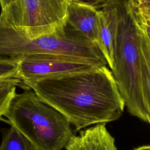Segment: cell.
<instances>
[{
  "instance_id": "cell-1",
  "label": "cell",
  "mask_w": 150,
  "mask_h": 150,
  "mask_svg": "<svg viewBox=\"0 0 150 150\" xmlns=\"http://www.w3.org/2000/svg\"><path fill=\"white\" fill-rule=\"evenodd\" d=\"M45 103L63 114L75 131L118 120L124 101L107 66L29 83Z\"/></svg>"
},
{
  "instance_id": "cell-2",
  "label": "cell",
  "mask_w": 150,
  "mask_h": 150,
  "mask_svg": "<svg viewBox=\"0 0 150 150\" xmlns=\"http://www.w3.org/2000/svg\"><path fill=\"white\" fill-rule=\"evenodd\" d=\"M116 5L118 22L111 71L129 112L148 122L135 4L134 0H116Z\"/></svg>"
},
{
  "instance_id": "cell-3",
  "label": "cell",
  "mask_w": 150,
  "mask_h": 150,
  "mask_svg": "<svg viewBox=\"0 0 150 150\" xmlns=\"http://www.w3.org/2000/svg\"><path fill=\"white\" fill-rule=\"evenodd\" d=\"M4 116L33 150H62L74 135L67 118L30 88L15 94Z\"/></svg>"
},
{
  "instance_id": "cell-4",
  "label": "cell",
  "mask_w": 150,
  "mask_h": 150,
  "mask_svg": "<svg viewBox=\"0 0 150 150\" xmlns=\"http://www.w3.org/2000/svg\"><path fill=\"white\" fill-rule=\"evenodd\" d=\"M44 54L76 57L99 66L107 64L96 43L67 26L62 33L32 39L0 16V58L18 60Z\"/></svg>"
},
{
  "instance_id": "cell-5",
  "label": "cell",
  "mask_w": 150,
  "mask_h": 150,
  "mask_svg": "<svg viewBox=\"0 0 150 150\" xmlns=\"http://www.w3.org/2000/svg\"><path fill=\"white\" fill-rule=\"evenodd\" d=\"M68 0H15L0 16L28 37L62 33L67 26Z\"/></svg>"
},
{
  "instance_id": "cell-6",
  "label": "cell",
  "mask_w": 150,
  "mask_h": 150,
  "mask_svg": "<svg viewBox=\"0 0 150 150\" xmlns=\"http://www.w3.org/2000/svg\"><path fill=\"white\" fill-rule=\"evenodd\" d=\"M100 67L88 61L62 55L44 54L18 59V74L26 86L38 80L87 71Z\"/></svg>"
},
{
  "instance_id": "cell-7",
  "label": "cell",
  "mask_w": 150,
  "mask_h": 150,
  "mask_svg": "<svg viewBox=\"0 0 150 150\" xmlns=\"http://www.w3.org/2000/svg\"><path fill=\"white\" fill-rule=\"evenodd\" d=\"M67 26L81 33L98 46V9L83 0H69Z\"/></svg>"
},
{
  "instance_id": "cell-8",
  "label": "cell",
  "mask_w": 150,
  "mask_h": 150,
  "mask_svg": "<svg viewBox=\"0 0 150 150\" xmlns=\"http://www.w3.org/2000/svg\"><path fill=\"white\" fill-rule=\"evenodd\" d=\"M117 22L116 0H107L98 9V46L111 70L114 67Z\"/></svg>"
},
{
  "instance_id": "cell-9",
  "label": "cell",
  "mask_w": 150,
  "mask_h": 150,
  "mask_svg": "<svg viewBox=\"0 0 150 150\" xmlns=\"http://www.w3.org/2000/svg\"><path fill=\"white\" fill-rule=\"evenodd\" d=\"M66 150H117L113 137L105 124H97L73 135L65 146Z\"/></svg>"
},
{
  "instance_id": "cell-10",
  "label": "cell",
  "mask_w": 150,
  "mask_h": 150,
  "mask_svg": "<svg viewBox=\"0 0 150 150\" xmlns=\"http://www.w3.org/2000/svg\"><path fill=\"white\" fill-rule=\"evenodd\" d=\"M139 38L141 52L142 80L145 103L150 123V42L145 32L140 29Z\"/></svg>"
},
{
  "instance_id": "cell-11",
  "label": "cell",
  "mask_w": 150,
  "mask_h": 150,
  "mask_svg": "<svg viewBox=\"0 0 150 150\" xmlns=\"http://www.w3.org/2000/svg\"><path fill=\"white\" fill-rule=\"evenodd\" d=\"M0 150H33L29 141L15 127L1 129Z\"/></svg>"
},
{
  "instance_id": "cell-12",
  "label": "cell",
  "mask_w": 150,
  "mask_h": 150,
  "mask_svg": "<svg viewBox=\"0 0 150 150\" xmlns=\"http://www.w3.org/2000/svg\"><path fill=\"white\" fill-rule=\"evenodd\" d=\"M18 86L29 89L19 78L0 79V120H4L2 117L6 112L12 98L16 93V89Z\"/></svg>"
},
{
  "instance_id": "cell-13",
  "label": "cell",
  "mask_w": 150,
  "mask_h": 150,
  "mask_svg": "<svg viewBox=\"0 0 150 150\" xmlns=\"http://www.w3.org/2000/svg\"><path fill=\"white\" fill-rule=\"evenodd\" d=\"M17 77L18 60L9 58H0V79Z\"/></svg>"
},
{
  "instance_id": "cell-14",
  "label": "cell",
  "mask_w": 150,
  "mask_h": 150,
  "mask_svg": "<svg viewBox=\"0 0 150 150\" xmlns=\"http://www.w3.org/2000/svg\"><path fill=\"white\" fill-rule=\"evenodd\" d=\"M134 2L138 19L150 23V5Z\"/></svg>"
},
{
  "instance_id": "cell-15",
  "label": "cell",
  "mask_w": 150,
  "mask_h": 150,
  "mask_svg": "<svg viewBox=\"0 0 150 150\" xmlns=\"http://www.w3.org/2000/svg\"><path fill=\"white\" fill-rule=\"evenodd\" d=\"M138 23L140 28L144 31L148 39L150 42V23L143 21L138 20Z\"/></svg>"
},
{
  "instance_id": "cell-16",
  "label": "cell",
  "mask_w": 150,
  "mask_h": 150,
  "mask_svg": "<svg viewBox=\"0 0 150 150\" xmlns=\"http://www.w3.org/2000/svg\"><path fill=\"white\" fill-rule=\"evenodd\" d=\"M15 0H0V6L1 11L5 10L11 4H12Z\"/></svg>"
},
{
  "instance_id": "cell-17",
  "label": "cell",
  "mask_w": 150,
  "mask_h": 150,
  "mask_svg": "<svg viewBox=\"0 0 150 150\" xmlns=\"http://www.w3.org/2000/svg\"><path fill=\"white\" fill-rule=\"evenodd\" d=\"M135 2L139 4H146L150 5V0H134Z\"/></svg>"
},
{
  "instance_id": "cell-18",
  "label": "cell",
  "mask_w": 150,
  "mask_h": 150,
  "mask_svg": "<svg viewBox=\"0 0 150 150\" xmlns=\"http://www.w3.org/2000/svg\"><path fill=\"white\" fill-rule=\"evenodd\" d=\"M134 150H150V145H146V146H142L141 147H139Z\"/></svg>"
},
{
  "instance_id": "cell-19",
  "label": "cell",
  "mask_w": 150,
  "mask_h": 150,
  "mask_svg": "<svg viewBox=\"0 0 150 150\" xmlns=\"http://www.w3.org/2000/svg\"><path fill=\"white\" fill-rule=\"evenodd\" d=\"M93 1H97V2H105L107 0H93Z\"/></svg>"
},
{
  "instance_id": "cell-20",
  "label": "cell",
  "mask_w": 150,
  "mask_h": 150,
  "mask_svg": "<svg viewBox=\"0 0 150 150\" xmlns=\"http://www.w3.org/2000/svg\"><path fill=\"white\" fill-rule=\"evenodd\" d=\"M68 1H69V0H68Z\"/></svg>"
}]
</instances>
